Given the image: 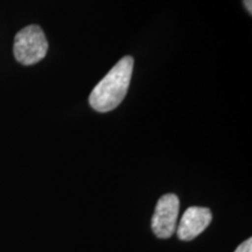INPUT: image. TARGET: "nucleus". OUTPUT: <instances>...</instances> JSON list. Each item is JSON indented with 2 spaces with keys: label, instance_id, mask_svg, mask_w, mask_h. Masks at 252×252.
Returning <instances> with one entry per match:
<instances>
[{
  "label": "nucleus",
  "instance_id": "1",
  "mask_svg": "<svg viewBox=\"0 0 252 252\" xmlns=\"http://www.w3.org/2000/svg\"><path fill=\"white\" fill-rule=\"evenodd\" d=\"M134 60L124 56L94 87L89 97L91 108L98 112H109L116 109L125 98L133 72Z\"/></svg>",
  "mask_w": 252,
  "mask_h": 252
},
{
  "label": "nucleus",
  "instance_id": "2",
  "mask_svg": "<svg viewBox=\"0 0 252 252\" xmlns=\"http://www.w3.org/2000/svg\"><path fill=\"white\" fill-rule=\"evenodd\" d=\"M48 52V41L42 28L37 25L25 27L14 37V58L24 65L35 64L45 59Z\"/></svg>",
  "mask_w": 252,
  "mask_h": 252
},
{
  "label": "nucleus",
  "instance_id": "3",
  "mask_svg": "<svg viewBox=\"0 0 252 252\" xmlns=\"http://www.w3.org/2000/svg\"><path fill=\"white\" fill-rule=\"evenodd\" d=\"M180 201L175 194H166L158 201L152 219L153 232L159 238H169L176 230Z\"/></svg>",
  "mask_w": 252,
  "mask_h": 252
},
{
  "label": "nucleus",
  "instance_id": "4",
  "mask_svg": "<svg viewBox=\"0 0 252 252\" xmlns=\"http://www.w3.org/2000/svg\"><path fill=\"white\" fill-rule=\"evenodd\" d=\"M212 217V212L208 208H188L182 216L176 234L182 241H191L208 228Z\"/></svg>",
  "mask_w": 252,
  "mask_h": 252
},
{
  "label": "nucleus",
  "instance_id": "5",
  "mask_svg": "<svg viewBox=\"0 0 252 252\" xmlns=\"http://www.w3.org/2000/svg\"><path fill=\"white\" fill-rule=\"evenodd\" d=\"M235 252H252V239L249 238L236 249Z\"/></svg>",
  "mask_w": 252,
  "mask_h": 252
},
{
  "label": "nucleus",
  "instance_id": "6",
  "mask_svg": "<svg viewBox=\"0 0 252 252\" xmlns=\"http://www.w3.org/2000/svg\"><path fill=\"white\" fill-rule=\"evenodd\" d=\"M244 1V6L245 8H247V11L249 13H252V0H243Z\"/></svg>",
  "mask_w": 252,
  "mask_h": 252
}]
</instances>
